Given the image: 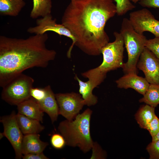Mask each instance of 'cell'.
Instances as JSON below:
<instances>
[{
    "label": "cell",
    "mask_w": 159,
    "mask_h": 159,
    "mask_svg": "<svg viewBox=\"0 0 159 159\" xmlns=\"http://www.w3.org/2000/svg\"><path fill=\"white\" fill-rule=\"evenodd\" d=\"M116 14L112 0H70L62 24L75 38V45L86 54L97 56L109 41L106 23Z\"/></svg>",
    "instance_id": "6da1fadb"
},
{
    "label": "cell",
    "mask_w": 159,
    "mask_h": 159,
    "mask_svg": "<svg viewBox=\"0 0 159 159\" xmlns=\"http://www.w3.org/2000/svg\"><path fill=\"white\" fill-rule=\"evenodd\" d=\"M46 33L26 39L0 36V86L3 87L26 69L45 68L54 60L55 51L48 49Z\"/></svg>",
    "instance_id": "7a4b0ae2"
},
{
    "label": "cell",
    "mask_w": 159,
    "mask_h": 159,
    "mask_svg": "<svg viewBox=\"0 0 159 159\" xmlns=\"http://www.w3.org/2000/svg\"><path fill=\"white\" fill-rule=\"evenodd\" d=\"M92 112L91 109L87 108L73 120L66 119L59 123L58 129L64 138L66 145L78 147L84 153L92 149L94 143L90 132Z\"/></svg>",
    "instance_id": "3957f363"
},
{
    "label": "cell",
    "mask_w": 159,
    "mask_h": 159,
    "mask_svg": "<svg viewBox=\"0 0 159 159\" xmlns=\"http://www.w3.org/2000/svg\"><path fill=\"white\" fill-rule=\"evenodd\" d=\"M123 40L128 55L127 62L122 68L124 72L137 74V64L145 47L147 39L143 34L137 32L129 19H123L120 32Z\"/></svg>",
    "instance_id": "277c9868"
},
{
    "label": "cell",
    "mask_w": 159,
    "mask_h": 159,
    "mask_svg": "<svg viewBox=\"0 0 159 159\" xmlns=\"http://www.w3.org/2000/svg\"><path fill=\"white\" fill-rule=\"evenodd\" d=\"M115 40L108 42L102 48L103 61L97 67L90 69L94 74L106 77L107 72L123 67L124 42L120 33L115 32Z\"/></svg>",
    "instance_id": "5b68a950"
},
{
    "label": "cell",
    "mask_w": 159,
    "mask_h": 159,
    "mask_svg": "<svg viewBox=\"0 0 159 159\" xmlns=\"http://www.w3.org/2000/svg\"><path fill=\"white\" fill-rule=\"evenodd\" d=\"M34 82L31 77L21 74L2 87V99L10 105H17L31 97L30 91Z\"/></svg>",
    "instance_id": "8992f818"
},
{
    "label": "cell",
    "mask_w": 159,
    "mask_h": 159,
    "mask_svg": "<svg viewBox=\"0 0 159 159\" xmlns=\"http://www.w3.org/2000/svg\"><path fill=\"white\" fill-rule=\"evenodd\" d=\"M59 115L72 120L78 115L85 102L80 93L75 92L55 94Z\"/></svg>",
    "instance_id": "52a82bcc"
},
{
    "label": "cell",
    "mask_w": 159,
    "mask_h": 159,
    "mask_svg": "<svg viewBox=\"0 0 159 159\" xmlns=\"http://www.w3.org/2000/svg\"><path fill=\"white\" fill-rule=\"evenodd\" d=\"M55 19H53L51 14L37 19L36 26L29 28L27 32L35 34H42L48 31L54 32L60 35L69 38L72 43L67 53V56L71 58V52L76 42L75 37L71 32L62 24H57Z\"/></svg>",
    "instance_id": "ba28073f"
},
{
    "label": "cell",
    "mask_w": 159,
    "mask_h": 159,
    "mask_svg": "<svg viewBox=\"0 0 159 159\" xmlns=\"http://www.w3.org/2000/svg\"><path fill=\"white\" fill-rule=\"evenodd\" d=\"M16 115L14 112L13 111L9 115L2 117L0 122L4 127L3 133L4 136L9 141L14 150L15 158L20 159L23 156L21 145L24 135L18 125Z\"/></svg>",
    "instance_id": "9c48e42d"
},
{
    "label": "cell",
    "mask_w": 159,
    "mask_h": 159,
    "mask_svg": "<svg viewBox=\"0 0 159 159\" xmlns=\"http://www.w3.org/2000/svg\"><path fill=\"white\" fill-rule=\"evenodd\" d=\"M129 19L137 32L143 34L145 32H148L159 37V21L147 9L143 8L131 12Z\"/></svg>",
    "instance_id": "30bf717a"
},
{
    "label": "cell",
    "mask_w": 159,
    "mask_h": 159,
    "mask_svg": "<svg viewBox=\"0 0 159 159\" xmlns=\"http://www.w3.org/2000/svg\"><path fill=\"white\" fill-rule=\"evenodd\" d=\"M144 74L150 84L159 85V59L145 47L137 65Z\"/></svg>",
    "instance_id": "8fae6325"
},
{
    "label": "cell",
    "mask_w": 159,
    "mask_h": 159,
    "mask_svg": "<svg viewBox=\"0 0 159 159\" xmlns=\"http://www.w3.org/2000/svg\"><path fill=\"white\" fill-rule=\"evenodd\" d=\"M115 82L117 87L119 88H131L143 95L150 84L145 78L133 73L126 74L116 80Z\"/></svg>",
    "instance_id": "7c38bea8"
},
{
    "label": "cell",
    "mask_w": 159,
    "mask_h": 159,
    "mask_svg": "<svg viewBox=\"0 0 159 159\" xmlns=\"http://www.w3.org/2000/svg\"><path fill=\"white\" fill-rule=\"evenodd\" d=\"M45 88L46 91L45 98L41 101L37 102L43 111L48 115L52 123H53L57 120L59 115V107L55 94L51 86L48 85Z\"/></svg>",
    "instance_id": "4fadbf2b"
},
{
    "label": "cell",
    "mask_w": 159,
    "mask_h": 159,
    "mask_svg": "<svg viewBox=\"0 0 159 159\" xmlns=\"http://www.w3.org/2000/svg\"><path fill=\"white\" fill-rule=\"evenodd\" d=\"M40 136L38 134L24 135L21 145L23 155L43 152L48 144L41 140Z\"/></svg>",
    "instance_id": "5bb4252c"
},
{
    "label": "cell",
    "mask_w": 159,
    "mask_h": 159,
    "mask_svg": "<svg viewBox=\"0 0 159 159\" xmlns=\"http://www.w3.org/2000/svg\"><path fill=\"white\" fill-rule=\"evenodd\" d=\"M18 113L42 122L44 112L38 102L31 97L17 105Z\"/></svg>",
    "instance_id": "9a60e30c"
},
{
    "label": "cell",
    "mask_w": 159,
    "mask_h": 159,
    "mask_svg": "<svg viewBox=\"0 0 159 159\" xmlns=\"http://www.w3.org/2000/svg\"><path fill=\"white\" fill-rule=\"evenodd\" d=\"M16 117L19 128L24 135L38 134L44 129L38 120L19 113L16 114Z\"/></svg>",
    "instance_id": "2e32d148"
},
{
    "label": "cell",
    "mask_w": 159,
    "mask_h": 159,
    "mask_svg": "<svg viewBox=\"0 0 159 159\" xmlns=\"http://www.w3.org/2000/svg\"><path fill=\"white\" fill-rule=\"evenodd\" d=\"M79 87V92L84 100L85 105L90 107L95 105L98 102V98L92 93L95 87L89 80L86 82L81 80L77 75L74 77Z\"/></svg>",
    "instance_id": "e0dca14e"
},
{
    "label": "cell",
    "mask_w": 159,
    "mask_h": 159,
    "mask_svg": "<svg viewBox=\"0 0 159 159\" xmlns=\"http://www.w3.org/2000/svg\"><path fill=\"white\" fill-rule=\"evenodd\" d=\"M24 0H0V14L16 16L25 6Z\"/></svg>",
    "instance_id": "ac0fdd59"
},
{
    "label": "cell",
    "mask_w": 159,
    "mask_h": 159,
    "mask_svg": "<svg viewBox=\"0 0 159 159\" xmlns=\"http://www.w3.org/2000/svg\"><path fill=\"white\" fill-rule=\"evenodd\" d=\"M155 107L146 104L141 106L135 115V119L142 128L146 129L149 123L156 115Z\"/></svg>",
    "instance_id": "d6986e66"
},
{
    "label": "cell",
    "mask_w": 159,
    "mask_h": 159,
    "mask_svg": "<svg viewBox=\"0 0 159 159\" xmlns=\"http://www.w3.org/2000/svg\"><path fill=\"white\" fill-rule=\"evenodd\" d=\"M33 7L30 16L35 19L51 14L52 2L51 0H33Z\"/></svg>",
    "instance_id": "ffe728a7"
},
{
    "label": "cell",
    "mask_w": 159,
    "mask_h": 159,
    "mask_svg": "<svg viewBox=\"0 0 159 159\" xmlns=\"http://www.w3.org/2000/svg\"><path fill=\"white\" fill-rule=\"evenodd\" d=\"M143 97L139 102L154 107L159 104V85L150 84Z\"/></svg>",
    "instance_id": "44dd1931"
},
{
    "label": "cell",
    "mask_w": 159,
    "mask_h": 159,
    "mask_svg": "<svg viewBox=\"0 0 159 159\" xmlns=\"http://www.w3.org/2000/svg\"><path fill=\"white\" fill-rule=\"evenodd\" d=\"M116 2L117 14L122 16L134 9L135 6L130 0H114Z\"/></svg>",
    "instance_id": "7402d4cb"
},
{
    "label": "cell",
    "mask_w": 159,
    "mask_h": 159,
    "mask_svg": "<svg viewBox=\"0 0 159 159\" xmlns=\"http://www.w3.org/2000/svg\"><path fill=\"white\" fill-rule=\"evenodd\" d=\"M50 143L52 146L57 149H62L66 145L64 138L60 133L53 134L51 138Z\"/></svg>",
    "instance_id": "603a6c76"
},
{
    "label": "cell",
    "mask_w": 159,
    "mask_h": 159,
    "mask_svg": "<svg viewBox=\"0 0 159 159\" xmlns=\"http://www.w3.org/2000/svg\"><path fill=\"white\" fill-rule=\"evenodd\" d=\"M150 159H159V140L152 141L146 147Z\"/></svg>",
    "instance_id": "cb8c5ba5"
},
{
    "label": "cell",
    "mask_w": 159,
    "mask_h": 159,
    "mask_svg": "<svg viewBox=\"0 0 159 159\" xmlns=\"http://www.w3.org/2000/svg\"><path fill=\"white\" fill-rule=\"evenodd\" d=\"M145 47L151 51L159 59V37L147 39Z\"/></svg>",
    "instance_id": "d4e9b609"
},
{
    "label": "cell",
    "mask_w": 159,
    "mask_h": 159,
    "mask_svg": "<svg viewBox=\"0 0 159 159\" xmlns=\"http://www.w3.org/2000/svg\"><path fill=\"white\" fill-rule=\"evenodd\" d=\"M92 153L90 159H105L107 155L105 152L103 150L97 142H94L92 148Z\"/></svg>",
    "instance_id": "484cf974"
},
{
    "label": "cell",
    "mask_w": 159,
    "mask_h": 159,
    "mask_svg": "<svg viewBox=\"0 0 159 159\" xmlns=\"http://www.w3.org/2000/svg\"><path fill=\"white\" fill-rule=\"evenodd\" d=\"M46 91L45 87L44 88L32 87L30 91L31 97L37 102L42 100L45 97Z\"/></svg>",
    "instance_id": "4316f807"
},
{
    "label": "cell",
    "mask_w": 159,
    "mask_h": 159,
    "mask_svg": "<svg viewBox=\"0 0 159 159\" xmlns=\"http://www.w3.org/2000/svg\"><path fill=\"white\" fill-rule=\"evenodd\" d=\"M152 137L159 132V119L155 115L149 123L146 129Z\"/></svg>",
    "instance_id": "83f0119b"
},
{
    "label": "cell",
    "mask_w": 159,
    "mask_h": 159,
    "mask_svg": "<svg viewBox=\"0 0 159 159\" xmlns=\"http://www.w3.org/2000/svg\"><path fill=\"white\" fill-rule=\"evenodd\" d=\"M138 3L144 7L159 8V0H140Z\"/></svg>",
    "instance_id": "f1b7e54d"
},
{
    "label": "cell",
    "mask_w": 159,
    "mask_h": 159,
    "mask_svg": "<svg viewBox=\"0 0 159 159\" xmlns=\"http://www.w3.org/2000/svg\"><path fill=\"white\" fill-rule=\"evenodd\" d=\"M22 158L23 159H48L43 153H37L28 154L23 155Z\"/></svg>",
    "instance_id": "f546056e"
},
{
    "label": "cell",
    "mask_w": 159,
    "mask_h": 159,
    "mask_svg": "<svg viewBox=\"0 0 159 159\" xmlns=\"http://www.w3.org/2000/svg\"><path fill=\"white\" fill-rule=\"evenodd\" d=\"M159 140V132L155 136L152 137V141Z\"/></svg>",
    "instance_id": "4dcf8cb0"
},
{
    "label": "cell",
    "mask_w": 159,
    "mask_h": 159,
    "mask_svg": "<svg viewBox=\"0 0 159 159\" xmlns=\"http://www.w3.org/2000/svg\"><path fill=\"white\" fill-rule=\"evenodd\" d=\"M140 0H130V1L135 4L137 2H139Z\"/></svg>",
    "instance_id": "1f68e13d"
},
{
    "label": "cell",
    "mask_w": 159,
    "mask_h": 159,
    "mask_svg": "<svg viewBox=\"0 0 159 159\" xmlns=\"http://www.w3.org/2000/svg\"><path fill=\"white\" fill-rule=\"evenodd\" d=\"M5 137L4 135L3 132L1 133L0 132V139H1L3 137Z\"/></svg>",
    "instance_id": "d6a6232c"
}]
</instances>
